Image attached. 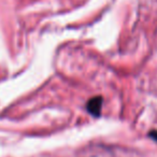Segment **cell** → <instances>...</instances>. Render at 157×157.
Here are the masks:
<instances>
[{"instance_id": "6da1fadb", "label": "cell", "mask_w": 157, "mask_h": 157, "mask_svg": "<svg viewBox=\"0 0 157 157\" xmlns=\"http://www.w3.org/2000/svg\"><path fill=\"white\" fill-rule=\"evenodd\" d=\"M102 102H103L102 98H101L100 96L92 98L87 102V105H86V108H87V111L90 112L93 116H96V117H98V116L100 115Z\"/></svg>"}, {"instance_id": "7a4b0ae2", "label": "cell", "mask_w": 157, "mask_h": 157, "mask_svg": "<svg viewBox=\"0 0 157 157\" xmlns=\"http://www.w3.org/2000/svg\"><path fill=\"white\" fill-rule=\"evenodd\" d=\"M150 137L152 138V139H154L155 141L157 142V130H153L150 132Z\"/></svg>"}]
</instances>
